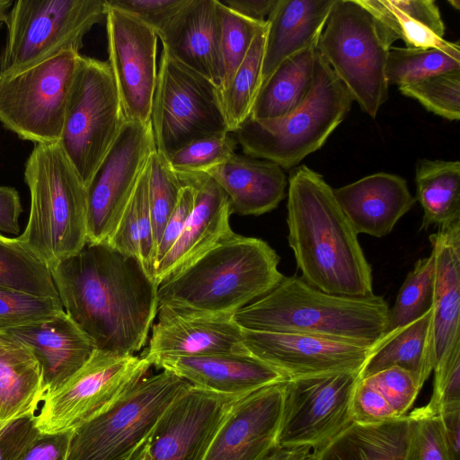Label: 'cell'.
<instances>
[{
    "mask_svg": "<svg viewBox=\"0 0 460 460\" xmlns=\"http://www.w3.org/2000/svg\"><path fill=\"white\" fill-rule=\"evenodd\" d=\"M66 313L97 349L135 355L157 314L154 279L136 258L108 243H86L50 270Z\"/></svg>",
    "mask_w": 460,
    "mask_h": 460,
    "instance_id": "6da1fadb",
    "label": "cell"
},
{
    "mask_svg": "<svg viewBox=\"0 0 460 460\" xmlns=\"http://www.w3.org/2000/svg\"><path fill=\"white\" fill-rule=\"evenodd\" d=\"M288 244L302 279L328 294L367 297L372 270L358 234L324 178L305 164L288 178Z\"/></svg>",
    "mask_w": 460,
    "mask_h": 460,
    "instance_id": "7a4b0ae2",
    "label": "cell"
},
{
    "mask_svg": "<svg viewBox=\"0 0 460 460\" xmlns=\"http://www.w3.org/2000/svg\"><path fill=\"white\" fill-rule=\"evenodd\" d=\"M279 257L265 241L232 233L160 283L158 306L200 315L233 317L284 278Z\"/></svg>",
    "mask_w": 460,
    "mask_h": 460,
    "instance_id": "3957f363",
    "label": "cell"
},
{
    "mask_svg": "<svg viewBox=\"0 0 460 460\" xmlns=\"http://www.w3.org/2000/svg\"><path fill=\"white\" fill-rule=\"evenodd\" d=\"M390 307L380 296L325 293L297 276L285 277L233 320L243 330L293 332L375 346L388 331Z\"/></svg>",
    "mask_w": 460,
    "mask_h": 460,
    "instance_id": "277c9868",
    "label": "cell"
},
{
    "mask_svg": "<svg viewBox=\"0 0 460 460\" xmlns=\"http://www.w3.org/2000/svg\"><path fill=\"white\" fill-rule=\"evenodd\" d=\"M23 178L31 208L16 238L52 270L87 243V188L59 142L34 145Z\"/></svg>",
    "mask_w": 460,
    "mask_h": 460,
    "instance_id": "5b68a950",
    "label": "cell"
},
{
    "mask_svg": "<svg viewBox=\"0 0 460 460\" xmlns=\"http://www.w3.org/2000/svg\"><path fill=\"white\" fill-rule=\"evenodd\" d=\"M353 102L317 51L312 89L296 109L275 119L249 117L234 133L244 155L291 169L325 144Z\"/></svg>",
    "mask_w": 460,
    "mask_h": 460,
    "instance_id": "8992f818",
    "label": "cell"
},
{
    "mask_svg": "<svg viewBox=\"0 0 460 460\" xmlns=\"http://www.w3.org/2000/svg\"><path fill=\"white\" fill-rule=\"evenodd\" d=\"M395 40L359 0H336L316 42L320 56L372 119L388 99L385 66Z\"/></svg>",
    "mask_w": 460,
    "mask_h": 460,
    "instance_id": "52a82bcc",
    "label": "cell"
},
{
    "mask_svg": "<svg viewBox=\"0 0 460 460\" xmlns=\"http://www.w3.org/2000/svg\"><path fill=\"white\" fill-rule=\"evenodd\" d=\"M190 384L162 369L146 376L109 410L72 432L66 460H126L148 439L160 417Z\"/></svg>",
    "mask_w": 460,
    "mask_h": 460,
    "instance_id": "ba28073f",
    "label": "cell"
},
{
    "mask_svg": "<svg viewBox=\"0 0 460 460\" xmlns=\"http://www.w3.org/2000/svg\"><path fill=\"white\" fill-rule=\"evenodd\" d=\"M107 0H17L7 19L0 75L19 73L64 51L80 52L84 36L105 19Z\"/></svg>",
    "mask_w": 460,
    "mask_h": 460,
    "instance_id": "9c48e42d",
    "label": "cell"
},
{
    "mask_svg": "<svg viewBox=\"0 0 460 460\" xmlns=\"http://www.w3.org/2000/svg\"><path fill=\"white\" fill-rule=\"evenodd\" d=\"M125 121L108 61L82 55L69 93L59 143L86 188Z\"/></svg>",
    "mask_w": 460,
    "mask_h": 460,
    "instance_id": "30bf717a",
    "label": "cell"
},
{
    "mask_svg": "<svg viewBox=\"0 0 460 460\" xmlns=\"http://www.w3.org/2000/svg\"><path fill=\"white\" fill-rule=\"evenodd\" d=\"M150 120L156 150L168 159L193 141L230 134L218 88L164 51Z\"/></svg>",
    "mask_w": 460,
    "mask_h": 460,
    "instance_id": "8fae6325",
    "label": "cell"
},
{
    "mask_svg": "<svg viewBox=\"0 0 460 460\" xmlns=\"http://www.w3.org/2000/svg\"><path fill=\"white\" fill-rule=\"evenodd\" d=\"M81 53L64 51L19 73L0 75V124L34 145L59 142Z\"/></svg>",
    "mask_w": 460,
    "mask_h": 460,
    "instance_id": "7c38bea8",
    "label": "cell"
},
{
    "mask_svg": "<svg viewBox=\"0 0 460 460\" xmlns=\"http://www.w3.org/2000/svg\"><path fill=\"white\" fill-rule=\"evenodd\" d=\"M143 356L95 349L88 361L58 388L45 394L34 417L41 434L73 432L109 410L147 376Z\"/></svg>",
    "mask_w": 460,
    "mask_h": 460,
    "instance_id": "4fadbf2b",
    "label": "cell"
},
{
    "mask_svg": "<svg viewBox=\"0 0 460 460\" xmlns=\"http://www.w3.org/2000/svg\"><path fill=\"white\" fill-rule=\"evenodd\" d=\"M361 372L294 377L285 383L279 447L315 450L353 420L351 400Z\"/></svg>",
    "mask_w": 460,
    "mask_h": 460,
    "instance_id": "5bb4252c",
    "label": "cell"
},
{
    "mask_svg": "<svg viewBox=\"0 0 460 460\" xmlns=\"http://www.w3.org/2000/svg\"><path fill=\"white\" fill-rule=\"evenodd\" d=\"M155 150L151 120L125 121L87 188V243L109 241Z\"/></svg>",
    "mask_w": 460,
    "mask_h": 460,
    "instance_id": "9a60e30c",
    "label": "cell"
},
{
    "mask_svg": "<svg viewBox=\"0 0 460 460\" xmlns=\"http://www.w3.org/2000/svg\"><path fill=\"white\" fill-rule=\"evenodd\" d=\"M105 22L107 61L125 119L147 122L151 118L156 84L158 37L135 15L109 4Z\"/></svg>",
    "mask_w": 460,
    "mask_h": 460,
    "instance_id": "2e32d148",
    "label": "cell"
},
{
    "mask_svg": "<svg viewBox=\"0 0 460 460\" xmlns=\"http://www.w3.org/2000/svg\"><path fill=\"white\" fill-rule=\"evenodd\" d=\"M240 398L190 385L160 417L147 439L146 460H204Z\"/></svg>",
    "mask_w": 460,
    "mask_h": 460,
    "instance_id": "e0dca14e",
    "label": "cell"
},
{
    "mask_svg": "<svg viewBox=\"0 0 460 460\" xmlns=\"http://www.w3.org/2000/svg\"><path fill=\"white\" fill-rule=\"evenodd\" d=\"M243 330L250 354L288 379L335 372H361L375 346L308 334Z\"/></svg>",
    "mask_w": 460,
    "mask_h": 460,
    "instance_id": "ac0fdd59",
    "label": "cell"
},
{
    "mask_svg": "<svg viewBox=\"0 0 460 460\" xmlns=\"http://www.w3.org/2000/svg\"><path fill=\"white\" fill-rule=\"evenodd\" d=\"M286 382L236 401L204 460H267L279 448Z\"/></svg>",
    "mask_w": 460,
    "mask_h": 460,
    "instance_id": "d6986e66",
    "label": "cell"
},
{
    "mask_svg": "<svg viewBox=\"0 0 460 460\" xmlns=\"http://www.w3.org/2000/svg\"><path fill=\"white\" fill-rule=\"evenodd\" d=\"M148 347L142 354L153 366L164 357L249 353L243 330L233 317L180 313L158 306Z\"/></svg>",
    "mask_w": 460,
    "mask_h": 460,
    "instance_id": "ffe728a7",
    "label": "cell"
},
{
    "mask_svg": "<svg viewBox=\"0 0 460 460\" xmlns=\"http://www.w3.org/2000/svg\"><path fill=\"white\" fill-rule=\"evenodd\" d=\"M178 175L182 182L195 188V203L178 240L155 270L157 286L233 233L230 202L222 188L204 172Z\"/></svg>",
    "mask_w": 460,
    "mask_h": 460,
    "instance_id": "44dd1931",
    "label": "cell"
},
{
    "mask_svg": "<svg viewBox=\"0 0 460 460\" xmlns=\"http://www.w3.org/2000/svg\"><path fill=\"white\" fill-rule=\"evenodd\" d=\"M157 37L163 51L220 90L224 66L217 0H188Z\"/></svg>",
    "mask_w": 460,
    "mask_h": 460,
    "instance_id": "7402d4cb",
    "label": "cell"
},
{
    "mask_svg": "<svg viewBox=\"0 0 460 460\" xmlns=\"http://www.w3.org/2000/svg\"><path fill=\"white\" fill-rule=\"evenodd\" d=\"M153 366L172 371L192 385L237 397L288 380L250 353L164 357Z\"/></svg>",
    "mask_w": 460,
    "mask_h": 460,
    "instance_id": "603a6c76",
    "label": "cell"
},
{
    "mask_svg": "<svg viewBox=\"0 0 460 460\" xmlns=\"http://www.w3.org/2000/svg\"><path fill=\"white\" fill-rule=\"evenodd\" d=\"M429 240L435 255L432 310L436 367L460 357V221L438 227Z\"/></svg>",
    "mask_w": 460,
    "mask_h": 460,
    "instance_id": "cb8c5ba5",
    "label": "cell"
},
{
    "mask_svg": "<svg viewBox=\"0 0 460 460\" xmlns=\"http://www.w3.org/2000/svg\"><path fill=\"white\" fill-rule=\"evenodd\" d=\"M333 193L357 234L375 237L390 234L416 202L406 180L388 172L365 176Z\"/></svg>",
    "mask_w": 460,
    "mask_h": 460,
    "instance_id": "d4e9b609",
    "label": "cell"
},
{
    "mask_svg": "<svg viewBox=\"0 0 460 460\" xmlns=\"http://www.w3.org/2000/svg\"><path fill=\"white\" fill-rule=\"evenodd\" d=\"M5 332L32 351L41 367L47 393L64 384L96 349L93 341L65 310L47 321Z\"/></svg>",
    "mask_w": 460,
    "mask_h": 460,
    "instance_id": "484cf974",
    "label": "cell"
},
{
    "mask_svg": "<svg viewBox=\"0 0 460 460\" xmlns=\"http://www.w3.org/2000/svg\"><path fill=\"white\" fill-rule=\"evenodd\" d=\"M204 173L225 191L232 213L262 215L275 209L286 196L285 171L268 160L234 153Z\"/></svg>",
    "mask_w": 460,
    "mask_h": 460,
    "instance_id": "4316f807",
    "label": "cell"
},
{
    "mask_svg": "<svg viewBox=\"0 0 460 460\" xmlns=\"http://www.w3.org/2000/svg\"><path fill=\"white\" fill-rule=\"evenodd\" d=\"M335 1L277 0L267 19L261 85L281 62L317 42Z\"/></svg>",
    "mask_w": 460,
    "mask_h": 460,
    "instance_id": "83f0119b",
    "label": "cell"
},
{
    "mask_svg": "<svg viewBox=\"0 0 460 460\" xmlns=\"http://www.w3.org/2000/svg\"><path fill=\"white\" fill-rule=\"evenodd\" d=\"M46 393L41 367L32 351L0 332V430L20 419L34 418Z\"/></svg>",
    "mask_w": 460,
    "mask_h": 460,
    "instance_id": "f1b7e54d",
    "label": "cell"
},
{
    "mask_svg": "<svg viewBox=\"0 0 460 460\" xmlns=\"http://www.w3.org/2000/svg\"><path fill=\"white\" fill-rule=\"evenodd\" d=\"M435 365L433 310L416 321L387 332L373 348L360 378L391 367L408 371L422 387Z\"/></svg>",
    "mask_w": 460,
    "mask_h": 460,
    "instance_id": "f546056e",
    "label": "cell"
},
{
    "mask_svg": "<svg viewBox=\"0 0 460 460\" xmlns=\"http://www.w3.org/2000/svg\"><path fill=\"white\" fill-rule=\"evenodd\" d=\"M410 417L374 424L352 422L323 447L313 450L311 460H402Z\"/></svg>",
    "mask_w": 460,
    "mask_h": 460,
    "instance_id": "4dcf8cb0",
    "label": "cell"
},
{
    "mask_svg": "<svg viewBox=\"0 0 460 460\" xmlns=\"http://www.w3.org/2000/svg\"><path fill=\"white\" fill-rule=\"evenodd\" d=\"M316 43L281 62L261 86L249 117L275 119L296 109L312 89Z\"/></svg>",
    "mask_w": 460,
    "mask_h": 460,
    "instance_id": "1f68e13d",
    "label": "cell"
},
{
    "mask_svg": "<svg viewBox=\"0 0 460 460\" xmlns=\"http://www.w3.org/2000/svg\"><path fill=\"white\" fill-rule=\"evenodd\" d=\"M406 48H447L445 24L433 0H359Z\"/></svg>",
    "mask_w": 460,
    "mask_h": 460,
    "instance_id": "d6a6232c",
    "label": "cell"
},
{
    "mask_svg": "<svg viewBox=\"0 0 460 460\" xmlns=\"http://www.w3.org/2000/svg\"><path fill=\"white\" fill-rule=\"evenodd\" d=\"M416 199L423 209L420 230L460 221V162L421 159L415 169Z\"/></svg>",
    "mask_w": 460,
    "mask_h": 460,
    "instance_id": "836d02e7",
    "label": "cell"
},
{
    "mask_svg": "<svg viewBox=\"0 0 460 460\" xmlns=\"http://www.w3.org/2000/svg\"><path fill=\"white\" fill-rule=\"evenodd\" d=\"M0 288L59 298L49 268L17 238L0 234Z\"/></svg>",
    "mask_w": 460,
    "mask_h": 460,
    "instance_id": "e575fe53",
    "label": "cell"
},
{
    "mask_svg": "<svg viewBox=\"0 0 460 460\" xmlns=\"http://www.w3.org/2000/svg\"><path fill=\"white\" fill-rule=\"evenodd\" d=\"M460 70L458 42L443 49L391 47L385 66L388 84L399 88L442 73Z\"/></svg>",
    "mask_w": 460,
    "mask_h": 460,
    "instance_id": "d590c367",
    "label": "cell"
},
{
    "mask_svg": "<svg viewBox=\"0 0 460 460\" xmlns=\"http://www.w3.org/2000/svg\"><path fill=\"white\" fill-rule=\"evenodd\" d=\"M266 27L253 39L244 59L229 84L219 91L229 132H234L249 118L261 85Z\"/></svg>",
    "mask_w": 460,
    "mask_h": 460,
    "instance_id": "8d00e7d4",
    "label": "cell"
},
{
    "mask_svg": "<svg viewBox=\"0 0 460 460\" xmlns=\"http://www.w3.org/2000/svg\"><path fill=\"white\" fill-rule=\"evenodd\" d=\"M435 255L433 252L419 259L407 274L389 311L388 331L407 325L423 316L433 307Z\"/></svg>",
    "mask_w": 460,
    "mask_h": 460,
    "instance_id": "74e56055",
    "label": "cell"
},
{
    "mask_svg": "<svg viewBox=\"0 0 460 460\" xmlns=\"http://www.w3.org/2000/svg\"><path fill=\"white\" fill-rule=\"evenodd\" d=\"M148 205L155 252L164 228L178 202L183 184L169 160L155 150L148 163Z\"/></svg>",
    "mask_w": 460,
    "mask_h": 460,
    "instance_id": "f35d334b",
    "label": "cell"
},
{
    "mask_svg": "<svg viewBox=\"0 0 460 460\" xmlns=\"http://www.w3.org/2000/svg\"><path fill=\"white\" fill-rule=\"evenodd\" d=\"M218 1V0H217ZM218 9L221 24V54L224 66L223 90L231 81L241 65L255 36L267 25L243 17L232 11L220 1Z\"/></svg>",
    "mask_w": 460,
    "mask_h": 460,
    "instance_id": "ab89813d",
    "label": "cell"
},
{
    "mask_svg": "<svg viewBox=\"0 0 460 460\" xmlns=\"http://www.w3.org/2000/svg\"><path fill=\"white\" fill-rule=\"evenodd\" d=\"M399 90L436 115L448 120L460 119V70L436 75Z\"/></svg>",
    "mask_w": 460,
    "mask_h": 460,
    "instance_id": "60d3db41",
    "label": "cell"
},
{
    "mask_svg": "<svg viewBox=\"0 0 460 460\" xmlns=\"http://www.w3.org/2000/svg\"><path fill=\"white\" fill-rule=\"evenodd\" d=\"M62 310L59 298L0 288V332L47 321Z\"/></svg>",
    "mask_w": 460,
    "mask_h": 460,
    "instance_id": "b9f144b4",
    "label": "cell"
},
{
    "mask_svg": "<svg viewBox=\"0 0 460 460\" xmlns=\"http://www.w3.org/2000/svg\"><path fill=\"white\" fill-rule=\"evenodd\" d=\"M236 145L230 134L202 138L183 146L168 160L178 174L205 172L229 159Z\"/></svg>",
    "mask_w": 460,
    "mask_h": 460,
    "instance_id": "7bdbcfd3",
    "label": "cell"
},
{
    "mask_svg": "<svg viewBox=\"0 0 460 460\" xmlns=\"http://www.w3.org/2000/svg\"><path fill=\"white\" fill-rule=\"evenodd\" d=\"M410 433L402 460H451L438 415L422 407L408 413Z\"/></svg>",
    "mask_w": 460,
    "mask_h": 460,
    "instance_id": "ee69618b",
    "label": "cell"
},
{
    "mask_svg": "<svg viewBox=\"0 0 460 460\" xmlns=\"http://www.w3.org/2000/svg\"><path fill=\"white\" fill-rule=\"evenodd\" d=\"M364 378L376 389L395 419L408 413L421 389L408 371L398 367L385 368Z\"/></svg>",
    "mask_w": 460,
    "mask_h": 460,
    "instance_id": "f6af8a7d",
    "label": "cell"
},
{
    "mask_svg": "<svg viewBox=\"0 0 460 460\" xmlns=\"http://www.w3.org/2000/svg\"><path fill=\"white\" fill-rule=\"evenodd\" d=\"M188 0H107L110 6L135 15L156 33L160 32Z\"/></svg>",
    "mask_w": 460,
    "mask_h": 460,
    "instance_id": "bcb514c9",
    "label": "cell"
},
{
    "mask_svg": "<svg viewBox=\"0 0 460 460\" xmlns=\"http://www.w3.org/2000/svg\"><path fill=\"white\" fill-rule=\"evenodd\" d=\"M182 184L183 187L176 207L164 228L159 243L155 249V270L178 240L194 208L195 188L188 182H182Z\"/></svg>",
    "mask_w": 460,
    "mask_h": 460,
    "instance_id": "7dc6e473",
    "label": "cell"
},
{
    "mask_svg": "<svg viewBox=\"0 0 460 460\" xmlns=\"http://www.w3.org/2000/svg\"><path fill=\"white\" fill-rule=\"evenodd\" d=\"M40 434L31 417L4 428L0 430V460H22Z\"/></svg>",
    "mask_w": 460,
    "mask_h": 460,
    "instance_id": "c3c4849f",
    "label": "cell"
},
{
    "mask_svg": "<svg viewBox=\"0 0 460 460\" xmlns=\"http://www.w3.org/2000/svg\"><path fill=\"white\" fill-rule=\"evenodd\" d=\"M71 435L40 434L22 460H66Z\"/></svg>",
    "mask_w": 460,
    "mask_h": 460,
    "instance_id": "681fc988",
    "label": "cell"
},
{
    "mask_svg": "<svg viewBox=\"0 0 460 460\" xmlns=\"http://www.w3.org/2000/svg\"><path fill=\"white\" fill-rule=\"evenodd\" d=\"M22 211L17 190L11 186L0 185V231L19 234V217Z\"/></svg>",
    "mask_w": 460,
    "mask_h": 460,
    "instance_id": "f907efd6",
    "label": "cell"
},
{
    "mask_svg": "<svg viewBox=\"0 0 460 460\" xmlns=\"http://www.w3.org/2000/svg\"><path fill=\"white\" fill-rule=\"evenodd\" d=\"M438 416L451 460H460V404L442 409Z\"/></svg>",
    "mask_w": 460,
    "mask_h": 460,
    "instance_id": "816d5d0a",
    "label": "cell"
},
{
    "mask_svg": "<svg viewBox=\"0 0 460 460\" xmlns=\"http://www.w3.org/2000/svg\"><path fill=\"white\" fill-rule=\"evenodd\" d=\"M220 2L243 17L257 22H266L277 0H224Z\"/></svg>",
    "mask_w": 460,
    "mask_h": 460,
    "instance_id": "f5cc1de1",
    "label": "cell"
},
{
    "mask_svg": "<svg viewBox=\"0 0 460 460\" xmlns=\"http://www.w3.org/2000/svg\"><path fill=\"white\" fill-rule=\"evenodd\" d=\"M309 447H279L267 460H311Z\"/></svg>",
    "mask_w": 460,
    "mask_h": 460,
    "instance_id": "db71d44e",
    "label": "cell"
},
{
    "mask_svg": "<svg viewBox=\"0 0 460 460\" xmlns=\"http://www.w3.org/2000/svg\"><path fill=\"white\" fill-rule=\"evenodd\" d=\"M13 2L14 1H13V0H0V22H3V23L5 22L7 16H8V13L13 4Z\"/></svg>",
    "mask_w": 460,
    "mask_h": 460,
    "instance_id": "11a10c76",
    "label": "cell"
},
{
    "mask_svg": "<svg viewBox=\"0 0 460 460\" xmlns=\"http://www.w3.org/2000/svg\"><path fill=\"white\" fill-rule=\"evenodd\" d=\"M134 460H146V449L142 448L135 456Z\"/></svg>",
    "mask_w": 460,
    "mask_h": 460,
    "instance_id": "9f6ffc18",
    "label": "cell"
},
{
    "mask_svg": "<svg viewBox=\"0 0 460 460\" xmlns=\"http://www.w3.org/2000/svg\"><path fill=\"white\" fill-rule=\"evenodd\" d=\"M448 3L456 10H459L460 8V1L459 0H453L448 1Z\"/></svg>",
    "mask_w": 460,
    "mask_h": 460,
    "instance_id": "6f0895ef",
    "label": "cell"
},
{
    "mask_svg": "<svg viewBox=\"0 0 460 460\" xmlns=\"http://www.w3.org/2000/svg\"><path fill=\"white\" fill-rule=\"evenodd\" d=\"M137 452H136V453H137ZM136 453H135L132 456H130L129 458H128V459H126V460H134Z\"/></svg>",
    "mask_w": 460,
    "mask_h": 460,
    "instance_id": "680465c9",
    "label": "cell"
},
{
    "mask_svg": "<svg viewBox=\"0 0 460 460\" xmlns=\"http://www.w3.org/2000/svg\"><path fill=\"white\" fill-rule=\"evenodd\" d=\"M4 23H3V22H0V30L2 29V27H3V25H4Z\"/></svg>",
    "mask_w": 460,
    "mask_h": 460,
    "instance_id": "91938a15",
    "label": "cell"
}]
</instances>
